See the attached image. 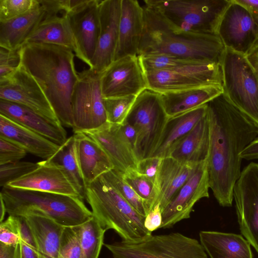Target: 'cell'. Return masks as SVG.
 <instances>
[{"instance_id":"6da1fadb","label":"cell","mask_w":258,"mask_h":258,"mask_svg":"<svg viewBox=\"0 0 258 258\" xmlns=\"http://www.w3.org/2000/svg\"><path fill=\"white\" fill-rule=\"evenodd\" d=\"M207 104L210 188L220 206L231 207L234 187L241 172L240 154L258 137V125L223 93Z\"/></svg>"},{"instance_id":"7a4b0ae2","label":"cell","mask_w":258,"mask_h":258,"mask_svg":"<svg viewBox=\"0 0 258 258\" xmlns=\"http://www.w3.org/2000/svg\"><path fill=\"white\" fill-rule=\"evenodd\" d=\"M21 66L37 82L63 126L73 128L72 93L78 79L74 52L50 44L26 43Z\"/></svg>"},{"instance_id":"3957f363","label":"cell","mask_w":258,"mask_h":258,"mask_svg":"<svg viewBox=\"0 0 258 258\" xmlns=\"http://www.w3.org/2000/svg\"><path fill=\"white\" fill-rule=\"evenodd\" d=\"M144 26L138 56L164 54L220 64L225 47L217 34L177 29L154 9L143 7Z\"/></svg>"},{"instance_id":"277c9868","label":"cell","mask_w":258,"mask_h":258,"mask_svg":"<svg viewBox=\"0 0 258 258\" xmlns=\"http://www.w3.org/2000/svg\"><path fill=\"white\" fill-rule=\"evenodd\" d=\"M0 195L9 215L35 214L49 217L63 226H75L93 216L83 200L72 196L5 186Z\"/></svg>"},{"instance_id":"5b68a950","label":"cell","mask_w":258,"mask_h":258,"mask_svg":"<svg viewBox=\"0 0 258 258\" xmlns=\"http://www.w3.org/2000/svg\"><path fill=\"white\" fill-rule=\"evenodd\" d=\"M85 199L93 216L106 231L114 230L126 242H137L152 235L140 214L102 177L86 186Z\"/></svg>"},{"instance_id":"8992f818","label":"cell","mask_w":258,"mask_h":258,"mask_svg":"<svg viewBox=\"0 0 258 258\" xmlns=\"http://www.w3.org/2000/svg\"><path fill=\"white\" fill-rule=\"evenodd\" d=\"M144 3L177 29L217 34L219 23L230 0H146Z\"/></svg>"},{"instance_id":"52a82bcc","label":"cell","mask_w":258,"mask_h":258,"mask_svg":"<svg viewBox=\"0 0 258 258\" xmlns=\"http://www.w3.org/2000/svg\"><path fill=\"white\" fill-rule=\"evenodd\" d=\"M220 67L223 93L258 125V74L246 55L225 48Z\"/></svg>"},{"instance_id":"ba28073f","label":"cell","mask_w":258,"mask_h":258,"mask_svg":"<svg viewBox=\"0 0 258 258\" xmlns=\"http://www.w3.org/2000/svg\"><path fill=\"white\" fill-rule=\"evenodd\" d=\"M113 258H208L197 239L180 233L151 235L137 242L104 244Z\"/></svg>"},{"instance_id":"9c48e42d","label":"cell","mask_w":258,"mask_h":258,"mask_svg":"<svg viewBox=\"0 0 258 258\" xmlns=\"http://www.w3.org/2000/svg\"><path fill=\"white\" fill-rule=\"evenodd\" d=\"M168 119L160 93L147 88L137 96L124 122L137 132L135 152L138 161L153 156Z\"/></svg>"},{"instance_id":"30bf717a","label":"cell","mask_w":258,"mask_h":258,"mask_svg":"<svg viewBox=\"0 0 258 258\" xmlns=\"http://www.w3.org/2000/svg\"><path fill=\"white\" fill-rule=\"evenodd\" d=\"M100 77L101 73L90 68L78 73L72 96L74 133L96 130L107 122Z\"/></svg>"},{"instance_id":"8fae6325","label":"cell","mask_w":258,"mask_h":258,"mask_svg":"<svg viewBox=\"0 0 258 258\" xmlns=\"http://www.w3.org/2000/svg\"><path fill=\"white\" fill-rule=\"evenodd\" d=\"M148 89L162 93L208 85L222 86L220 64L202 63L174 70L145 72Z\"/></svg>"},{"instance_id":"7c38bea8","label":"cell","mask_w":258,"mask_h":258,"mask_svg":"<svg viewBox=\"0 0 258 258\" xmlns=\"http://www.w3.org/2000/svg\"><path fill=\"white\" fill-rule=\"evenodd\" d=\"M233 200L242 235L258 253V163L241 171L233 189Z\"/></svg>"},{"instance_id":"4fadbf2b","label":"cell","mask_w":258,"mask_h":258,"mask_svg":"<svg viewBox=\"0 0 258 258\" xmlns=\"http://www.w3.org/2000/svg\"><path fill=\"white\" fill-rule=\"evenodd\" d=\"M100 82L104 98L137 96L148 88L139 56L114 60L101 73Z\"/></svg>"},{"instance_id":"5bb4252c","label":"cell","mask_w":258,"mask_h":258,"mask_svg":"<svg viewBox=\"0 0 258 258\" xmlns=\"http://www.w3.org/2000/svg\"><path fill=\"white\" fill-rule=\"evenodd\" d=\"M207 159L197 166L195 172L162 211L160 228H168L188 219L196 203L209 197Z\"/></svg>"},{"instance_id":"9a60e30c","label":"cell","mask_w":258,"mask_h":258,"mask_svg":"<svg viewBox=\"0 0 258 258\" xmlns=\"http://www.w3.org/2000/svg\"><path fill=\"white\" fill-rule=\"evenodd\" d=\"M100 0H84L72 11L64 13L73 34L76 56L91 66L100 32Z\"/></svg>"},{"instance_id":"2e32d148","label":"cell","mask_w":258,"mask_h":258,"mask_svg":"<svg viewBox=\"0 0 258 258\" xmlns=\"http://www.w3.org/2000/svg\"><path fill=\"white\" fill-rule=\"evenodd\" d=\"M0 99L24 105L47 119L60 123L37 82L21 65L12 76L0 81Z\"/></svg>"},{"instance_id":"e0dca14e","label":"cell","mask_w":258,"mask_h":258,"mask_svg":"<svg viewBox=\"0 0 258 258\" xmlns=\"http://www.w3.org/2000/svg\"><path fill=\"white\" fill-rule=\"evenodd\" d=\"M217 34L225 48L245 54L257 40L250 12L236 0H230L219 23Z\"/></svg>"},{"instance_id":"ac0fdd59","label":"cell","mask_w":258,"mask_h":258,"mask_svg":"<svg viewBox=\"0 0 258 258\" xmlns=\"http://www.w3.org/2000/svg\"><path fill=\"white\" fill-rule=\"evenodd\" d=\"M121 0L99 1L100 32L90 69L101 73L114 61L117 47Z\"/></svg>"},{"instance_id":"d6986e66","label":"cell","mask_w":258,"mask_h":258,"mask_svg":"<svg viewBox=\"0 0 258 258\" xmlns=\"http://www.w3.org/2000/svg\"><path fill=\"white\" fill-rule=\"evenodd\" d=\"M38 163L36 169L7 186L80 197L62 169L46 160Z\"/></svg>"},{"instance_id":"ffe728a7","label":"cell","mask_w":258,"mask_h":258,"mask_svg":"<svg viewBox=\"0 0 258 258\" xmlns=\"http://www.w3.org/2000/svg\"><path fill=\"white\" fill-rule=\"evenodd\" d=\"M120 125L107 122L97 129L84 133L103 149L112 162L113 169L124 172L130 169H137L138 160L123 135Z\"/></svg>"},{"instance_id":"44dd1931","label":"cell","mask_w":258,"mask_h":258,"mask_svg":"<svg viewBox=\"0 0 258 258\" xmlns=\"http://www.w3.org/2000/svg\"><path fill=\"white\" fill-rule=\"evenodd\" d=\"M144 26V9L138 1L121 0L118 39L114 60L128 55L138 56Z\"/></svg>"},{"instance_id":"7402d4cb","label":"cell","mask_w":258,"mask_h":258,"mask_svg":"<svg viewBox=\"0 0 258 258\" xmlns=\"http://www.w3.org/2000/svg\"><path fill=\"white\" fill-rule=\"evenodd\" d=\"M0 114L61 146L67 133L59 123L52 121L19 104L0 99Z\"/></svg>"},{"instance_id":"603a6c76","label":"cell","mask_w":258,"mask_h":258,"mask_svg":"<svg viewBox=\"0 0 258 258\" xmlns=\"http://www.w3.org/2000/svg\"><path fill=\"white\" fill-rule=\"evenodd\" d=\"M199 164L181 162L169 156L162 159L155 182V205H159L161 212L194 173Z\"/></svg>"},{"instance_id":"cb8c5ba5","label":"cell","mask_w":258,"mask_h":258,"mask_svg":"<svg viewBox=\"0 0 258 258\" xmlns=\"http://www.w3.org/2000/svg\"><path fill=\"white\" fill-rule=\"evenodd\" d=\"M0 138L46 160L52 156L60 146L2 114H0Z\"/></svg>"},{"instance_id":"d4e9b609","label":"cell","mask_w":258,"mask_h":258,"mask_svg":"<svg viewBox=\"0 0 258 258\" xmlns=\"http://www.w3.org/2000/svg\"><path fill=\"white\" fill-rule=\"evenodd\" d=\"M73 136L86 186L113 169L109 157L95 140L84 132H75Z\"/></svg>"},{"instance_id":"484cf974","label":"cell","mask_w":258,"mask_h":258,"mask_svg":"<svg viewBox=\"0 0 258 258\" xmlns=\"http://www.w3.org/2000/svg\"><path fill=\"white\" fill-rule=\"evenodd\" d=\"M222 93V86L214 85L160 94L169 118L205 105Z\"/></svg>"},{"instance_id":"4316f807","label":"cell","mask_w":258,"mask_h":258,"mask_svg":"<svg viewBox=\"0 0 258 258\" xmlns=\"http://www.w3.org/2000/svg\"><path fill=\"white\" fill-rule=\"evenodd\" d=\"M209 142V123L207 113L177 143L168 156L181 162L199 164L208 158Z\"/></svg>"},{"instance_id":"83f0119b","label":"cell","mask_w":258,"mask_h":258,"mask_svg":"<svg viewBox=\"0 0 258 258\" xmlns=\"http://www.w3.org/2000/svg\"><path fill=\"white\" fill-rule=\"evenodd\" d=\"M199 237L211 258H253L250 243L241 235L201 231Z\"/></svg>"},{"instance_id":"f1b7e54d","label":"cell","mask_w":258,"mask_h":258,"mask_svg":"<svg viewBox=\"0 0 258 258\" xmlns=\"http://www.w3.org/2000/svg\"><path fill=\"white\" fill-rule=\"evenodd\" d=\"M40 6L13 19L0 22V47L7 50L20 49L44 19Z\"/></svg>"},{"instance_id":"f546056e","label":"cell","mask_w":258,"mask_h":258,"mask_svg":"<svg viewBox=\"0 0 258 258\" xmlns=\"http://www.w3.org/2000/svg\"><path fill=\"white\" fill-rule=\"evenodd\" d=\"M207 111L206 104L168 118L159 144L152 157H168L173 147L206 115Z\"/></svg>"},{"instance_id":"4dcf8cb0","label":"cell","mask_w":258,"mask_h":258,"mask_svg":"<svg viewBox=\"0 0 258 258\" xmlns=\"http://www.w3.org/2000/svg\"><path fill=\"white\" fill-rule=\"evenodd\" d=\"M34 236L40 258H58L64 228L52 219L35 214L24 216Z\"/></svg>"},{"instance_id":"1f68e13d","label":"cell","mask_w":258,"mask_h":258,"mask_svg":"<svg viewBox=\"0 0 258 258\" xmlns=\"http://www.w3.org/2000/svg\"><path fill=\"white\" fill-rule=\"evenodd\" d=\"M26 43L50 44L67 47L74 52L75 50L73 34L64 14L44 18Z\"/></svg>"},{"instance_id":"d6a6232c","label":"cell","mask_w":258,"mask_h":258,"mask_svg":"<svg viewBox=\"0 0 258 258\" xmlns=\"http://www.w3.org/2000/svg\"><path fill=\"white\" fill-rule=\"evenodd\" d=\"M48 162L62 169L80 197L85 199L86 185L77 155L75 139L73 135L67 139Z\"/></svg>"},{"instance_id":"836d02e7","label":"cell","mask_w":258,"mask_h":258,"mask_svg":"<svg viewBox=\"0 0 258 258\" xmlns=\"http://www.w3.org/2000/svg\"><path fill=\"white\" fill-rule=\"evenodd\" d=\"M85 258H98L103 244L106 230L93 216L91 218L74 226Z\"/></svg>"},{"instance_id":"e575fe53","label":"cell","mask_w":258,"mask_h":258,"mask_svg":"<svg viewBox=\"0 0 258 258\" xmlns=\"http://www.w3.org/2000/svg\"><path fill=\"white\" fill-rule=\"evenodd\" d=\"M122 173L112 169L101 176L140 214L146 217L149 211L145 203L124 180Z\"/></svg>"},{"instance_id":"d590c367","label":"cell","mask_w":258,"mask_h":258,"mask_svg":"<svg viewBox=\"0 0 258 258\" xmlns=\"http://www.w3.org/2000/svg\"><path fill=\"white\" fill-rule=\"evenodd\" d=\"M122 177L143 200L149 212L155 206L156 200L155 183L136 169L126 170L122 173Z\"/></svg>"},{"instance_id":"8d00e7d4","label":"cell","mask_w":258,"mask_h":258,"mask_svg":"<svg viewBox=\"0 0 258 258\" xmlns=\"http://www.w3.org/2000/svg\"><path fill=\"white\" fill-rule=\"evenodd\" d=\"M139 57L145 72L174 70L186 66L206 63L179 58L164 54L140 55Z\"/></svg>"},{"instance_id":"74e56055","label":"cell","mask_w":258,"mask_h":258,"mask_svg":"<svg viewBox=\"0 0 258 258\" xmlns=\"http://www.w3.org/2000/svg\"><path fill=\"white\" fill-rule=\"evenodd\" d=\"M137 96L104 98L107 122L122 124L128 115Z\"/></svg>"},{"instance_id":"f35d334b","label":"cell","mask_w":258,"mask_h":258,"mask_svg":"<svg viewBox=\"0 0 258 258\" xmlns=\"http://www.w3.org/2000/svg\"><path fill=\"white\" fill-rule=\"evenodd\" d=\"M40 6L39 0H0V22L23 15Z\"/></svg>"},{"instance_id":"ab89813d","label":"cell","mask_w":258,"mask_h":258,"mask_svg":"<svg viewBox=\"0 0 258 258\" xmlns=\"http://www.w3.org/2000/svg\"><path fill=\"white\" fill-rule=\"evenodd\" d=\"M39 163L16 161L0 165V186H7L15 180L36 169Z\"/></svg>"},{"instance_id":"60d3db41","label":"cell","mask_w":258,"mask_h":258,"mask_svg":"<svg viewBox=\"0 0 258 258\" xmlns=\"http://www.w3.org/2000/svg\"><path fill=\"white\" fill-rule=\"evenodd\" d=\"M58 258H85L74 226H64Z\"/></svg>"},{"instance_id":"b9f144b4","label":"cell","mask_w":258,"mask_h":258,"mask_svg":"<svg viewBox=\"0 0 258 258\" xmlns=\"http://www.w3.org/2000/svg\"><path fill=\"white\" fill-rule=\"evenodd\" d=\"M20 48L16 50H7L1 48L0 81L10 77L21 66Z\"/></svg>"},{"instance_id":"7bdbcfd3","label":"cell","mask_w":258,"mask_h":258,"mask_svg":"<svg viewBox=\"0 0 258 258\" xmlns=\"http://www.w3.org/2000/svg\"><path fill=\"white\" fill-rule=\"evenodd\" d=\"M40 5L44 9L45 15L44 18L58 16L63 12L68 13L82 3L84 0H39Z\"/></svg>"},{"instance_id":"ee69618b","label":"cell","mask_w":258,"mask_h":258,"mask_svg":"<svg viewBox=\"0 0 258 258\" xmlns=\"http://www.w3.org/2000/svg\"><path fill=\"white\" fill-rule=\"evenodd\" d=\"M20 242L16 216L9 215L6 220L0 224V243L12 245L19 244Z\"/></svg>"},{"instance_id":"f6af8a7d","label":"cell","mask_w":258,"mask_h":258,"mask_svg":"<svg viewBox=\"0 0 258 258\" xmlns=\"http://www.w3.org/2000/svg\"><path fill=\"white\" fill-rule=\"evenodd\" d=\"M27 153L15 144L0 138V165L20 161Z\"/></svg>"},{"instance_id":"bcb514c9","label":"cell","mask_w":258,"mask_h":258,"mask_svg":"<svg viewBox=\"0 0 258 258\" xmlns=\"http://www.w3.org/2000/svg\"><path fill=\"white\" fill-rule=\"evenodd\" d=\"M162 158L151 157L138 161L137 170L154 183Z\"/></svg>"},{"instance_id":"7dc6e473","label":"cell","mask_w":258,"mask_h":258,"mask_svg":"<svg viewBox=\"0 0 258 258\" xmlns=\"http://www.w3.org/2000/svg\"><path fill=\"white\" fill-rule=\"evenodd\" d=\"M162 221V212L159 204L156 205L148 213L144 221V226L149 231L160 228Z\"/></svg>"},{"instance_id":"c3c4849f","label":"cell","mask_w":258,"mask_h":258,"mask_svg":"<svg viewBox=\"0 0 258 258\" xmlns=\"http://www.w3.org/2000/svg\"><path fill=\"white\" fill-rule=\"evenodd\" d=\"M245 6L250 12L255 25L256 38L258 40V0H236Z\"/></svg>"},{"instance_id":"681fc988","label":"cell","mask_w":258,"mask_h":258,"mask_svg":"<svg viewBox=\"0 0 258 258\" xmlns=\"http://www.w3.org/2000/svg\"><path fill=\"white\" fill-rule=\"evenodd\" d=\"M120 127L123 135L135 151L137 140V135L135 129L131 125L126 122L120 124Z\"/></svg>"},{"instance_id":"f907efd6","label":"cell","mask_w":258,"mask_h":258,"mask_svg":"<svg viewBox=\"0 0 258 258\" xmlns=\"http://www.w3.org/2000/svg\"><path fill=\"white\" fill-rule=\"evenodd\" d=\"M0 258H20L19 244L7 245L0 243Z\"/></svg>"},{"instance_id":"816d5d0a","label":"cell","mask_w":258,"mask_h":258,"mask_svg":"<svg viewBox=\"0 0 258 258\" xmlns=\"http://www.w3.org/2000/svg\"><path fill=\"white\" fill-rule=\"evenodd\" d=\"M20 245V258H40L38 249L27 242L21 240Z\"/></svg>"},{"instance_id":"f5cc1de1","label":"cell","mask_w":258,"mask_h":258,"mask_svg":"<svg viewBox=\"0 0 258 258\" xmlns=\"http://www.w3.org/2000/svg\"><path fill=\"white\" fill-rule=\"evenodd\" d=\"M245 55L258 74V40L254 43Z\"/></svg>"},{"instance_id":"db71d44e","label":"cell","mask_w":258,"mask_h":258,"mask_svg":"<svg viewBox=\"0 0 258 258\" xmlns=\"http://www.w3.org/2000/svg\"><path fill=\"white\" fill-rule=\"evenodd\" d=\"M0 223L2 222L4 219L5 214L7 212L5 202L2 197L0 195Z\"/></svg>"},{"instance_id":"11a10c76","label":"cell","mask_w":258,"mask_h":258,"mask_svg":"<svg viewBox=\"0 0 258 258\" xmlns=\"http://www.w3.org/2000/svg\"><path fill=\"white\" fill-rule=\"evenodd\" d=\"M255 140H256V141H258V137H257V138H256L255 139Z\"/></svg>"}]
</instances>
